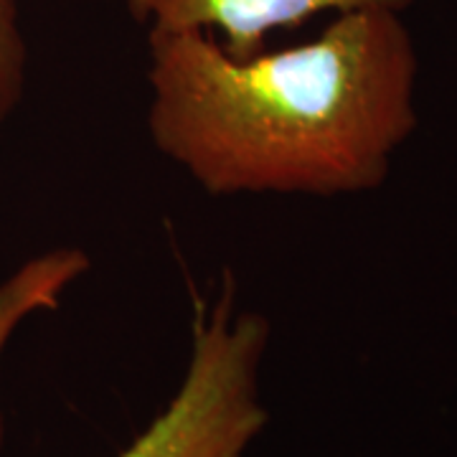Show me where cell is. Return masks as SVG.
<instances>
[{
    "label": "cell",
    "instance_id": "cell-1",
    "mask_svg": "<svg viewBox=\"0 0 457 457\" xmlns=\"http://www.w3.org/2000/svg\"><path fill=\"white\" fill-rule=\"evenodd\" d=\"M420 56L399 11L338 13L293 49L234 59L206 31H147V132L209 196H353L417 130Z\"/></svg>",
    "mask_w": 457,
    "mask_h": 457
},
{
    "label": "cell",
    "instance_id": "cell-2",
    "mask_svg": "<svg viewBox=\"0 0 457 457\" xmlns=\"http://www.w3.org/2000/svg\"><path fill=\"white\" fill-rule=\"evenodd\" d=\"M270 323L237 308L234 275L213 300H196L191 356L168 407L117 457H245L270 414L260 369Z\"/></svg>",
    "mask_w": 457,
    "mask_h": 457
},
{
    "label": "cell",
    "instance_id": "cell-3",
    "mask_svg": "<svg viewBox=\"0 0 457 457\" xmlns=\"http://www.w3.org/2000/svg\"><path fill=\"white\" fill-rule=\"evenodd\" d=\"M414 0H125L135 23L145 31L213 33L234 59L264 51L267 36L297 29L320 13L389 8L404 13Z\"/></svg>",
    "mask_w": 457,
    "mask_h": 457
},
{
    "label": "cell",
    "instance_id": "cell-4",
    "mask_svg": "<svg viewBox=\"0 0 457 457\" xmlns=\"http://www.w3.org/2000/svg\"><path fill=\"white\" fill-rule=\"evenodd\" d=\"M92 262L77 246H59L21 264L0 285V356L16 328L33 312L56 311L64 293L89 272ZM3 411H0V450H3Z\"/></svg>",
    "mask_w": 457,
    "mask_h": 457
},
{
    "label": "cell",
    "instance_id": "cell-5",
    "mask_svg": "<svg viewBox=\"0 0 457 457\" xmlns=\"http://www.w3.org/2000/svg\"><path fill=\"white\" fill-rule=\"evenodd\" d=\"M29 49L21 31V0H0V128L26 89Z\"/></svg>",
    "mask_w": 457,
    "mask_h": 457
}]
</instances>
